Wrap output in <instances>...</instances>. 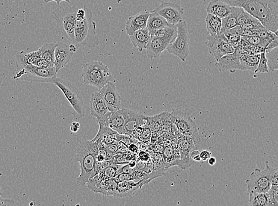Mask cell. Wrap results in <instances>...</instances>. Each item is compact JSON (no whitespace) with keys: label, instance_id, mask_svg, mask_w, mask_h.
<instances>
[{"label":"cell","instance_id":"cell-7","mask_svg":"<svg viewBox=\"0 0 278 206\" xmlns=\"http://www.w3.org/2000/svg\"><path fill=\"white\" fill-rule=\"evenodd\" d=\"M54 84L63 92L70 102L77 116H78L77 119L84 117L85 109L83 96L78 88L70 81L58 78L55 79Z\"/></svg>","mask_w":278,"mask_h":206},{"label":"cell","instance_id":"cell-24","mask_svg":"<svg viewBox=\"0 0 278 206\" xmlns=\"http://www.w3.org/2000/svg\"><path fill=\"white\" fill-rule=\"evenodd\" d=\"M128 36L133 46L137 48L139 51L142 52L146 49L152 35L147 28H145L133 32Z\"/></svg>","mask_w":278,"mask_h":206},{"label":"cell","instance_id":"cell-9","mask_svg":"<svg viewBox=\"0 0 278 206\" xmlns=\"http://www.w3.org/2000/svg\"><path fill=\"white\" fill-rule=\"evenodd\" d=\"M265 168L263 170L256 168L251 173L249 178L247 179L248 193L268 192L271 187V166L268 161L265 163Z\"/></svg>","mask_w":278,"mask_h":206},{"label":"cell","instance_id":"cell-38","mask_svg":"<svg viewBox=\"0 0 278 206\" xmlns=\"http://www.w3.org/2000/svg\"><path fill=\"white\" fill-rule=\"evenodd\" d=\"M268 193V206H278V187L271 186Z\"/></svg>","mask_w":278,"mask_h":206},{"label":"cell","instance_id":"cell-29","mask_svg":"<svg viewBox=\"0 0 278 206\" xmlns=\"http://www.w3.org/2000/svg\"><path fill=\"white\" fill-rule=\"evenodd\" d=\"M208 36L217 37L220 35L222 28V19L211 14H207L205 19Z\"/></svg>","mask_w":278,"mask_h":206},{"label":"cell","instance_id":"cell-17","mask_svg":"<svg viewBox=\"0 0 278 206\" xmlns=\"http://www.w3.org/2000/svg\"><path fill=\"white\" fill-rule=\"evenodd\" d=\"M97 122L108 125L109 127L118 134L125 135L123 109L114 113L109 111L102 119L97 121Z\"/></svg>","mask_w":278,"mask_h":206},{"label":"cell","instance_id":"cell-4","mask_svg":"<svg viewBox=\"0 0 278 206\" xmlns=\"http://www.w3.org/2000/svg\"><path fill=\"white\" fill-rule=\"evenodd\" d=\"M81 78L85 84L100 89L115 79L107 65L99 61L88 62L82 65Z\"/></svg>","mask_w":278,"mask_h":206},{"label":"cell","instance_id":"cell-22","mask_svg":"<svg viewBox=\"0 0 278 206\" xmlns=\"http://www.w3.org/2000/svg\"><path fill=\"white\" fill-rule=\"evenodd\" d=\"M150 11H143L129 17L126 22L125 30L128 35L139 29L146 28Z\"/></svg>","mask_w":278,"mask_h":206},{"label":"cell","instance_id":"cell-23","mask_svg":"<svg viewBox=\"0 0 278 206\" xmlns=\"http://www.w3.org/2000/svg\"><path fill=\"white\" fill-rule=\"evenodd\" d=\"M143 181L129 180L118 182L115 197H131L144 185Z\"/></svg>","mask_w":278,"mask_h":206},{"label":"cell","instance_id":"cell-21","mask_svg":"<svg viewBox=\"0 0 278 206\" xmlns=\"http://www.w3.org/2000/svg\"><path fill=\"white\" fill-rule=\"evenodd\" d=\"M16 58L17 61H18L17 64H32L42 68L54 67L48 62L41 58L38 50L36 51L28 53V54L23 51L18 52L16 55Z\"/></svg>","mask_w":278,"mask_h":206},{"label":"cell","instance_id":"cell-12","mask_svg":"<svg viewBox=\"0 0 278 206\" xmlns=\"http://www.w3.org/2000/svg\"><path fill=\"white\" fill-rule=\"evenodd\" d=\"M206 45L208 46L209 54L214 57L215 61L218 60L224 55L232 54L235 52V49L222 34H220L217 37L208 35Z\"/></svg>","mask_w":278,"mask_h":206},{"label":"cell","instance_id":"cell-18","mask_svg":"<svg viewBox=\"0 0 278 206\" xmlns=\"http://www.w3.org/2000/svg\"><path fill=\"white\" fill-rule=\"evenodd\" d=\"M170 43L165 38L152 35L146 48L147 57L150 59L158 58Z\"/></svg>","mask_w":278,"mask_h":206},{"label":"cell","instance_id":"cell-32","mask_svg":"<svg viewBox=\"0 0 278 206\" xmlns=\"http://www.w3.org/2000/svg\"><path fill=\"white\" fill-rule=\"evenodd\" d=\"M152 35L165 38L172 43L175 40L177 35V27L176 25H169L164 28L158 29L153 32Z\"/></svg>","mask_w":278,"mask_h":206},{"label":"cell","instance_id":"cell-30","mask_svg":"<svg viewBox=\"0 0 278 206\" xmlns=\"http://www.w3.org/2000/svg\"><path fill=\"white\" fill-rule=\"evenodd\" d=\"M260 54H245L239 59L242 71H256L258 66Z\"/></svg>","mask_w":278,"mask_h":206},{"label":"cell","instance_id":"cell-16","mask_svg":"<svg viewBox=\"0 0 278 206\" xmlns=\"http://www.w3.org/2000/svg\"><path fill=\"white\" fill-rule=\"evenodd\" d=\"M124 117H125V135H131L139 126L146 124L147 117L140 112L123 109Z\"/></svg>","mask_w":278,"mask_h":206},{"label":"cell","instance_id":"cell-27","mask_svg":"<svg viewBox=\"0 0 278 206\" xmlns=\"http://www.w3.org/2000/svg\"><path fill=\"white\" fill-rule=\"evenodd\" d=\"M242 8L238 7H232L230 13L222 19L221 32L230 30L238 26V19ZM220 32V33H221Z\"/></svg>","mask_w":278,"mask_h":206},{"label":"cell","instance_id":"cell-49","mask_svg":"<svg viewBox=\"0 0 278 206\" xmlns=\"http://www.w3.org/2000/svg\"><path fill=\"white\" fill-rule=\"evenodd\" d=\"M43 1L46 2V3H49V2L54 1L56 3H57L58 5L60 4L61 2L66 1L71 5L70 0H43Z\"/></svg>","mask_w":278,"mask_h":206},{"label":"cell","instance_id":"cell-43","mask_svg":"<svg viewBox=\"0 0 278 206\" xmlns=\"http://www.w3.org/2000/svg\"><path fill=\"white\" fill-rule=\"evenodd\" d=\"M270 179L271 186L278 187V170L277 168L271 167Z\"/></svg>","mask_w":278,"mask_h":206},{"label":"cell","instance_id":"cell-6","mask_svg":"<svg viewBox=\"0 0 278 206\" xmlns=\"http://www.w3.org/2000/svg\"><path fill=\"white\" fill-rule=\"evenodd\" d=\"M77 11L72 7H58L52 13V17L57 22V31L59 35L71 42L75 41V29Z\"/></svg>","mask_w":278,"mask_h":206},{"label":"cell","instance_id":"cell-10","mask_svg":"<svg viewBox=\"0 0 278 206\" xmlns=\"http://www.w3.org/2000/svg\"><path fill=\"white\" fill-rule=\"evenodd\" d=\"M170 119L177 130L186 137H199L200 135L198 128L190 116L185 111L174 110L170 113Z\"/></svg>","mask_w":278,"mask_h":206},{"label":"cell","instance_id":"cell-19","mask_svg":"<svg viewBox=\"0 0 278 206\" xmlns=\"http://www.w3.org/2000/svg\"><path fill=\"white\" fill-rule=\"evenodd\" d=\"M90 108L91 116L96 118L97 121L102 119L108 113L107 105L100 90L91 94Z\"/></svg>","mask_w":278,"mask_h":206},{"label":"cell","instance_id":"cell-34","mask_svg":"<svg viewBox=\"0 0 278 206\" xmlns=\"http://www.w3.org/2000/svg\"><path fill=\"white\" fill-rule=\"evenodd\" d=\"M266 57L267 58V64L269 72H273L278 69V48H275L265 52Z\"/></svg>","mask_w":278,"mask_h":206},{"label":"cell","instance_id":"cell-2","mask_svg":"<svg viewBox=\"0 0 278 206\" xmlns=\"http://www.w3.org/2000/svg\"><path fill=\"white\" fill-rule=\"evenodd\" d=\"M78 140L75 162L79 163L81 173L77 179V184L84 187L87 182L96 175V156L100 142L88 141L84 135L79 137Z\"/></svg>","mask_w":278,"mask_h":206},{"label":"cell","instance_id":"cell-13","mask_svg":"<svg viewBox=\"0 0 278 206\" xmlns=\"http://www.w3.org/2000/svg\"><path fill=\"white\" fill-rule=\"evenodd\" d=\"M78 48L73 42L57 43L55 51L54 67L58 72L61 69L69 64L74 54L78 51Z\"/></svg>","mask_w":278,"mask_h":206},{"label":"cell","instance_id":"cell-33","mask_svg":"<svg viewBox=\"0 0 278 206\" xmlns=\"http://www.w3.org/2000/svg\"><path fill=\"white\" fill-rule=\"evenodd\" d=\"M159 124L162 131L167 132H174L177 129L175 125H174L170 119V113H162L159 115Z\"/></svg>","mask_w":278,"mask_h":206},{"label":"cell","instance_id":"cell-50","mask_svg":"<svg viewBox=\"0 0 278 206\" xmlns=\"http://www.w3.org/2000/svg\"><path fill=\"white\" fill-rule=\"evenodd\" d=\"M128 148L129 151L132 152V153H137L138 151L137 147L134 145H133V144H130Z\"/></svg>","mask_w":278,"mask_h":206},{"label":"cell","instance_id":"cell-51","mask_svg":"<svg viewBox=\"0 0 278 206\" xmlns=\"http://www.w3.org/2000/svg\"><path fill=\"white\" fill-rule=\"evenodd\" d=\"M208 161L209 165L211 166L215 165L216 163H217V160H216V158L212 157L208 159Z\"/></svg>","mask_w":278,"mask_h":206},{"label":"cell","instance_id":"cell-39","mask_svg":"<svg viewBox=\"0 0 278 206\" xmlns=\"http://www.w3.org/2000/svg\"><path fill=\"white\" fill-rule=\"evenodd\" d=\"M269 69L267 64V58L266 57L265 51L263 52L260 54V60L257 66L256 71L254 73H269Z\"/></svg>","mask_w":278,"mask_h":206},{"label":"cell","instance_id":"cell-47","mask_svg":"<svg viewBox=\"0 0 278 206\" xmlns=\"http://www.w3.org/2000/svg\"><path fill=\"white\" fill-rule=\"evenodd\" d=\"M201 161H208L210 157H211L212 153L207 151H202L199 152Z\"/></svg>","mask_w":278,"mask_h":206},{"label":"cell","instance_id":"cell-35","mask_svg":"<svg viewBox=\"0 0 278 206\" xmlns=\"http://www.w3.org/2000/svg\"><path fill=\"white\" fill-rule=\"evenodd\" d=\"M249 204L252 206H266L268 203V193H248Z\"/></svg>","mask_w":278,"mask_h":206},{"label":"cell","instance_id":"cell-25","mask_svg":"<svg viewBox=\"0 0 278 206\" xmlns=\"http://www.w3.org/2000/svg\"><path fill=\"white\" fill-rule=\"evenodd\" d=\"M231 8L232 6L221 0H211L207 5L206 12L223 19L230 13Z\"/></svg>","mask_w":278,"mask_h":206},{"label":"cell","instance_id":"cell-8","mask_svg":"<svg viewBox=\"0 0 278 206\" xmlns=\"http://www.w3.org/2000/svg\"><path fill=\"white\" fill-rule=\"evenodd\" d=\"M177 35L174 42L167 46L170 54L176 56L183 62H186L189 55V37L187 23L184 20L177 25Z\"/></svg>","mask_w":278,"mask_h":206},{"label":"cell","instance_id":"cell-37","mask_svg":"<svg viewBox=\"0 0 278 206\" xmlns=\"http://www.w3.org/2000/svg\"><path fill=\"white\" fill-rule=\"evenodd\" d=\"M241 38L245 41H246V42L250 44V45L262 47V48L265 49L266 47L269 45V43H270L268 40L263 39V38L255 36V35H253V36L241 37Z\"/></svg>","mask_w":278,"mask_h":206},{"label":"cell","instance_id":"cell-53","mask_svg":"<svg viewBox=\"0 0 278 206\" xmlns=\"http://www.w3.org/2000/svg\"><path fill=\"white\" fill-rule=\"evenodd\" d=\"M1 187H0V196H1Z\"/></svg>","mask_w":278,"mask_h":206},{"label":"cell","instance_id":"cell-31","mask_svg":"<svg viewBox=\"0 0 278 206\" xmlns=\"http://www.w3.org/2000/svg\"><path fill=\"white\" fill-rule=\"evenodd\" d=\"M57 43L51 42L45 44L38 49L41 58L48 62L49 64L54 66L55 51Z\"/></svg>","mask_w":278,"mask_h":206},{"label":"cell","instance_id":"cell-52","mask_svg":"<svg viewBox=\"0 0 278 206\" xmlns=\"http://www.w3.org/2000/svg\"><path fill=\"white\" fill-rule=\"evenodd\" d=\"M128 164L132 167H135L137 165V163L134 160L130 161Z\"/></svg>","mask_w":278,"mask_h":206},{"label":"cell","instance_id":"cell-36","mask_svg":"<svg viewBox=\"0 0 278 206\" xmlns=\"http://www.w3.org/2000/svg\"><path fill=\"white\" fill-rule=\"evenodd\" d=\"M250 23H252V24H260V23H261L259 21V20L255 18V17L242 9L238 17V25L250 24Z\"/></svg>","mask_w":278,"mask_h":206},{"label":"cell","instance_id":"cell-40","mask_svg":"<svg viewBox=\"0 0 278 206\" xmlns=\"http://www.w3.org/2000/svg\"><path fill=\"white\" fill-rule=\"evenodd\" d=\"M248 54H258L265 51V49L256 45H250L248 44L246 48H245Z\"/></svg>","mask_w":278,"mask_h":206},{"label":"cell","instance_id":"cell-3","mask_svg":"<svg viewBox=\"0 0 278 206\" xmlns=\"http://www.w3.org/2000/svg\"><path fill=\"white\" fill-rule=\"evenodd\" d=\"M74 43L79 49L85 46L95 48L100 43L96 34V23L93 19L92 11L88 8H79L76 13Z\"/></svg>","mask_w":278,"mask_h":206},{"label":"cell","instance_id":"cell-48","mask_svg":"<svg viewBox=\"0 0 278 206\" xmlns=\"http://www.w3.org/2000/svg\"><path fill=\"white\" fill-rule=\"evenodd\" d=\"M80 124L78 122H74L72 123V125L70 126L71 131L73 132H77L80 129Z\"/></svg>","mask_w":278,"mask_h":206},{"label":"cell","instance_id":"cell-20","mask_svg":"<svg viewBox=\"0 0 278 206\" xmlns=\"http://www.w3.org/2000/svg\"><path fill=\"white\" fill-rule=\"evenodd\" d=\"M215 61V66L220 72H230L235 73L237 70H241L239 58L234 52L224 55Z\"/></svg>","mask_w":278,"mask_h":206},{"label":"cell","instance_id":"cell-11","mask_svg":"<svg viewBox=\"0 0 278 206\" xmlns=\"http://www.w3.org/2000/svg\"><path fill=\"white\" fill-rule=\"evenodd\" d=\"M153 11L163 17L169 25H176L183 20L184 8L173 2H162Z\"/></svg>","mask_w":278,"mask_h":206},{"label":"cell","instance_id":"cell-46","mask_svg":"<svg viewBox=\"0 0 278 206\" xmlns=\"http://www.w3.org/2000/svg\"><path fill=\"white\" fill-rule=\"evenodd\" d=\"M190 158L192 160L195 161L200 162L201 161L199 152L197 151V150H193L191 152Z\"/></svg>","mask_w":278,"mask_h":206},{"label":"cell","instance_id":"cell-44","mask_svg":"<svg viewBox=\"0 0 278 206\" xmlns=\"http://www.w3.org/2000/svg\"><path fill=\"white\" fill-rule=\"evenodd\" d=\"M141 138L144 141H148L150 139L152 136V130L149 127H146L143 129L141 132Z\"/></svg>","mask_w":278,"mask_h":206},{"label":"cell","instance_id":"cell-1","mask_svg":"<svg viewBox=\"0 0 278 206\" xmlns=\"http://www.w3.org/2000/svg\"><path fill=\"white\" fill-rule=\"evenodd\" d=\"M232 7L247 11L262 23L263 27L278 34V0H221Z\"/></svg>","mask_w":278,"mask_h":206},{"label":"cell","instance_id":"cell-26","mask_svg":"<svg viewBox=\"0 0 278 206\" xmlns=\"http://www.w3.org/2000/svg\"><path fill=\"white\" fill-rule=\"evenodd\" d=\"M118 182L114 178L105 179L94 185L90 190L95 193L102 194L104 196H114L117 188Z\"/></svg>","mask_w":278,"mask_h":206},{"label":"cell","instance_id":"cell-42","mask_svg":"<svg viewBox=\"0 0 278 206\" xmlns=\"http://www.w3.org/2000/svg\"><path fill=\"white\" fill-rule=\"evenodd\" d=\"M114 178L117 182H119L123 181L134 180L135 176L134 173L128 174V173H120L115 176Z\"/></svg>","mask_w":278,"mask_h":206},{"label":"cell","instance_id":"cell-28","mask_svg":"<svg viewBox=\"0 0 278 206\" xmlns=\"http://www.w3.org/2000/svg\"><path fill=\"white\" fill-rule=\"evenodd\" d=\"M168 25L169 24L163 17L155 11H150L146 28L150 32L151 35L158 29L164 28Z\"/></svg>","mask_w":278,"mask_h":206},{"label":"cell","instance_id":"cell-15","mask_svg":"<svg viewBox=\"0 0 278 206\" xmlns=\"http://www.w3.org/2000/svg\"><path fill=\"white\" fill-rule=\"evenodd\" d=\"M99 90L101 91L109 111L114 113L120 110L121 97L118 92L114 82H109Z\"/></svg>","mask_w":278,"mask_h":206},{"label":"cell","instance_id":"cell-45","mask_svg":"<svg viewBox=\"0 0 278 206\" xmlns=\"http://www.w3.org/2000/svg\"><path fill=\"white\" fill-rule=\"evenodd\" d=\"M14 200L10 199H2L0 196V206L15 205Z\"/></svg>","mask_w":278,"mask_h":206},{"label":"cell","instance_id":"cell-41","mask_svg":"<svg viewBox=\"0 0 278 206\" xmlns=\"http://www.w3.org/2000/svg\"><path fill=\"white\" fill-rule=\"evenodd\" d=\"M119 141H117V142L111 144V145L105 146L106 151L111 157H114L119 152Z\"/></svg>","mask_w":278,"mask_h":206},{"label":"cell","instance_id":"cell-14","mask_svg":"<svg viewBox=\"0 0 278 206\" xmlns=\"http://www.w3.org/2000/svg\"><path fill=\"white\" fill-rule=\"evenodd\" d=\"M201 143H202V139H201V137H186L184 140L180 141L177 144V149L179 152L180 160L182 163V166L180 168L189 169V167L191 166V152Z\"/></svg>","mask_w":278,"mask_h":206},{"label":"cell","instance_id":"cell-5","mask_svg":"<svg viewBox=\"0 0 278 206\" xmlns=\"http://www.w3.org/2000/svg\"><path fill=\"white\" fill-rule=\"evenodd\" d=\"M20 69L13 79L16 80L54 84L57 78L55 67L42 68L32 64H18Z\"/></svg>","mask_w":278,"mask_h":206}]
</instances>
